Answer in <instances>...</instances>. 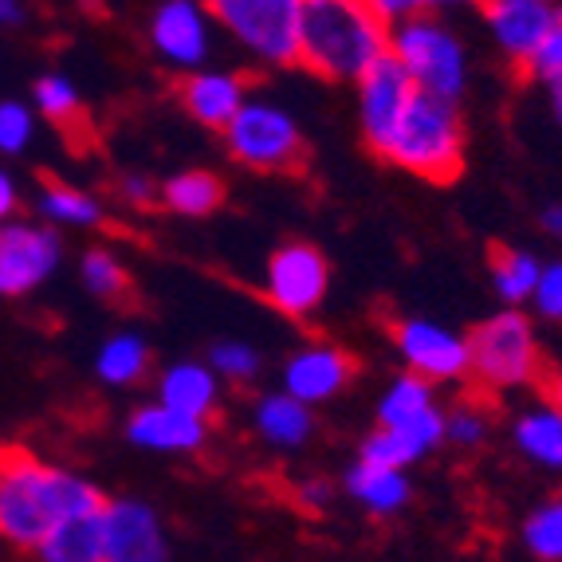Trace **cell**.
Returning a JSON list of instances; mask_svg holds the SVG:
<instances>
[{"label":"cell","mask_w":562,"mask_h":562,"mask_svg":"<svg viewBox=\"0 0 562 562\" xmlns=\"http://www.w3.org/2000/svg\"><path fill=\"white\" fill-rule=\"evenodd\" d=\"M390 56L409 71L413 83L422 91L441 94L452 103L464 94V83H469L464 44L445 24H437L429 12H417V16L390 24Z\"/></svg>","instance_id":"277c9868"},{"label":"cell","mask_w":562,"mask_h":562,"mask_svg":"<svg viewBox=\"0 0 562 562\" xmlns=\"http://www.w3.org/2000/svg\"><path fill=\"white\" fill-rule=\"evenodd\" d=\"M40 213H44L47 225H59V228H94L103 225V205L83 193L76 186H64V181H44L40 189Z\"/></svg>","instance_id":"cb8c5ba5"},{"label":"cell","mask_w":562,"mask_h":562,"mask_svg":"<svg viewBox=\"0 0 562 562\" xmlns=\"http://www.w3.org/2000/svg\"><path fill=\"white\" fill-rule=\"evenodd\" d=\"M32 142V111L24 103H0V154H20Z\"/></svg>","instance_id":"e575fe53"},{"label":"cell","mask_w":562,"mask_h":562,"mask_svg":"<svg viewBox=\"0 0 562 562\" xmlns=\"http://www.w3.org/2000/svg\"><path fill=\"white\" fill-rule=\"evenodd\" d=\"M524 67L535 79H543V83H551V79L562 76V9L551 12V24H547L543 40L535 44V52L527 56Z\"/></svg>","instance_id":"d6a6232c"},{"label":"cell","mask_w":562,"mask_h":562,"mask_svg":"<svg viewBox=\"0 0 562 562\" xmlns=\"http://www.w3.org/2000/svg\"><path fill=\"white\" fill-rule=\"evenodd\" d=\"M516 445L527 460L543 469H562V409L559 405H539L527 409L516 422Z\"/></svg>","instance_id":"603a6c76"},{"label":"cell","mask_w":562,"mask_h":562,"mask_svg":"<svg viewBox=\"0 0 562 562\" xmlns=\"http://www.w3.org/2000/svg\"><path fill=\"white\" fill-rule=\"evenodd\" d=\"M539 225L551 236H562V205H547L543 213H539Z\"/></svg>","instance_id":"60d3db41"},{"label":"cell","mask_w":562,"mask_h":562,"mask_svg":"<svg viewBox=\"0 0 562 562\" xmlns=\"http://www.w3.org/2000/svg\"><path fill=\"white\" fill-rule=\"evenodd\" d=\"M524 547L535 559L559 562L562 559V496L547 499L527 516L524 524Z\"/></svg>","instance_id":"f1b7e54d"},{"label":"cell","mask_w":562,"mask_h":562,"mask_svg":"<svg viewBox=\"0 0 562 562\" xmlns=\"http://www.w3.org/2000/svg\"><path fill=\"white\" fill-rule=\"evenodd\" d=\"M64 240L56 228L0 221V295H29L56 272Z\"/></svg>","instance_id":"9c48e42d"},{"label":"cell","mask_w":562,"mask_h":562,"mask_svg":"<svg viewBox=\"0 0 562 562\" xmlns=\"http://www.w3.org/2000/svg\"><path fill=\"white\" fill-rule=\"evenodd\" d=\"M394 342L413 374L429 378V382H457L469 374V338L441 323L397 319Z\"/></svg>","instance_id":"8fae6325"},{"label":"cell","mask_w":562,"mask_h":562,"mask_svg":"<svg viewBox=\"0 0 562 562\" xmlns=\"http://www.w3.org/2000/svg\"><path fill=\"white\" fill-rule=\"evenodd\" d=\"M94 370L106 385H138L150 370V347L138 335H114L99 350Z\"/></svg>","instance_id":"484cf974"},{"label":"cell","mask_w":562,"mask_h":562,"mask_svg":"<svg viewBox=\"0 0 562 562\" xmlns=\"http://www.w3.org/2000/svg\"><path fill=\"white\" fill-rule=\"evenodd\" d=\"M99 527H103V562H161L169 554L154 507L138 499H106Z\"/></svg>","instance_id":"7c38bea8"},{"label":"cell","mask_w":562,"mask_h":562,"mask_svg":"<svg viewBox=\"0 0 562 562\" xmlns=\"http://www.w3.org/2000/svg\"><path fill=\"white\" fill-rule=\"evenodd\" d=\"M551 0H484L487 29L496 36L499 52L507 59H516L519 67L535 52V44L543 40L547 24H551Z\"/></svg>","instance_id":"2e32d148"},{"label":"cell","mask_w":562,"mask_h":562,"mask_svg":"<svg viewBox=\"0 0 562 562\" xmlns=\"http://www.w3.org/2000/svg\"><path fill=\"white\" fill-rule=\"evenodd\" d=\"M350 378H355V358L330 342H311V347L295 350L283 366V390L307 405L330 402L335 394H342Z\"/></svg>","instance_id":"5bb4252c"},{"label":"cell","mask_w":562,"mask_h":562,"mask_svg":"<svg viewBox=\"0 0 562 562\" xmlns=\"http://www.w3.org/2000/svg\"><path fill=\"white\" fill-rule=\"evenodd\" d=\"M209 16L272 67L300 64L303 0H205Z\"/></svg>","instance_id":"8992f818"},{"label":"cell","mask_w":562,"mask_h":562,"mask_svg":"<svg viewBox=\"0 0 562 562\" xmlns=\"http://www.w3.org/2000/svg\"><path fill=\"white\" fill-rule=\"evenodd\" d=\"M300 504L307 507V512H319V507L330 504V487L319 484V480H311V484L300 487Z\"/></svg>","instance_id":"74e56055"},{"label":"cell","mask_w":562,"mask_h":562,"mask_svg":"<svg viewBox=\"0 0 562 562\" xmlns=\"http://www.w3.org/2000/svg\"><path fill=\"white\" fill-rule=\"evenodd\" d=\"M547 87H551V111H554V119L562 122V76H559V79H551Z\"/></svg>","instance_id":"b9f144b4"},{"label":"cell","mask_w":562,"mask_h":562,"mask_svg":"<svg viewBox=\"0 0 562 562\" xmlns=\"http://www.w3.org/2000/svg\"><path fill=\"white\" fill-rule=\"evenodd\" d=\"M20 20H24V4H20V0H0V29H4V24H20Z\"/></svg>","instance_id":"ab89813d"},{"label":"cell","mask_w":562,"mask_h":562,"mask_svg":"<svg viewBox=\"0 0 562 562\" xmlns=\"http://www.w3.org/2000/svg\"><path fill=\"white\" fill-rule=\"evenodd\" d=\"M119 193L122 201H131V205H150L158 198V189H154L150 178H142V173H131V178L119 181Z\"/></svg>","instance_id":"8d00e7d4"},{"label":"cell","mask_w":562,"mask_h":562,"mask_svg":"<svg viewBox=\"0 0 562 562\" xmlns=\"http://www.w3.org/2000/svg\"><path fill=\"white\" fill-rule=\"evenodd\" d=\"M161 201H166V209H173L181 216H209L225 201V186L209 169H189V173H178V178L166 181Z\"/></svg>","instance_id":"d4e9b609"},{"label":"cell","mask_w":562,"mask_h":562,"mask_svg":"<svg viewBox=\"0 0 562 562\" xmlns=\"http://www.w3.org/2000/svg\"><path fill=\"white\" fill-rule=\"evenodd\" d=\"M441 441H445V413L437 405H429L425 413H417V417H409L402 425H378L362 441V460L409 469L413 460L429 457Z\"/></svg>","instance_id":"9a60e30c"},{"label":"cell","mask_w":562,"mask_h":562,"mask_svg":"<svg viewBox=\"0 0 562 562\" xmlns=\"http://www.w3.org/2000/svg\"><path fill=\"white\" fill-rule=\"evenodd\" d=\"M103 504V492L87 480L52 469L24 449H0V539L16 551H36L56 524Z\"/></svg>","instance_id":"6da1fadb"},{"label":"cell","mask_w":562,"mask_h":562,"mask_svg":"<svg viewBox=\"0 0 562 562\" xmlns=\"http://www.w3.org/2000/svg\"><path fill=\"white\" fill-rule=\"evenodd\" d=\"M150 44L166 64L193 67L209 56V4L201 0H166L150 20Z\"/></svg>","instance_id":"4fadbf2b"},{"label":"cell","mask_w":562,"mask_h":562,"mask_svg":"<svg viewBox=\"0 0 562 562\" xmlns=\"http://www.w3.org/2000/svg\"><path fill=\"white\" fill-rule=\"evenodd\" d=\"M36 106L47 119L64 126V131H76L83 126V99H79L76 83L67 76H44L36 83Z\"/></svg>","instance_id":"f546056e"},{"label":"cell","mask_w":562,"mask_h":562,"mask_svg":"<svg viewBox=\"0 0 562 562\" xmlns=\"http://www.w3.org/2000/svg\"><path fill=\"white\" fill-rule=\"evenodd\" d=\"M252 422H256V432H260L268 445H276V449H300V445H307L311 429H315L311 405L300 402V397H291L288 390H283V394L260 397L252 409Z\"/></svg>","instance_id":"44dd1931"},{"label":"cell","mask_w":562,"mask_h":562,"mask_svg":"<svg viewBox=\"0 0 562 562\" xmlns=\"http://www.w3.org/2000/svg\"><path fill=\"white\" fill-rule=\"evenodd\" d=\"M209 366L216 370V378L244 385L260 374V355L248 342H216L213 355H209Z\"/></svg>","instance_id":"1f68e13d"},{"label":"cell","mask_w":562,"mask_h":562,"mask_svg":"<svg viewBox=\"0 0 562 562\" xmlns=\"http://www.w3.org/2000/svg\"><path fill=\"white\" fill-rule=\"evenodd\" d=\"M103 512V507H99ZM99 512H83L47 531V539L36 547L40 559L47 562H103V527Z\"/></svg>","instance_id":"7402d4cb"},{"label":"cell","mask_w":562,"mask_h":562,"mask_svg":"<svg viewBox=\"0 0 562 562\" xmlns=\"http://www.w3.org/2000/svg\"><path fill=\"white\" fill-rule=\"evenodd\" d=\"M390 52V24L370 0H303L300 64L330 83H358Z\"/></svg>","instance_id":"7a4b0ae2"},{"label":"cell","mask_w":562,"mask_h":562,"mask_svg":"<svg viewBox=\"0 0 562 562\" xmlns=\"http://www.w3.org/2000/svg\"><path fill=\"white\" fill-rule=\"evenodd\" d=\"M547 397H551V405H559V409H562V378H551V385H547Z\"/></svg>","instance_id":"ee69618b"},{"label":"cell","mask_w":562,"mask_h":562,"mask_svg":"<svg viewBox=\"0 0 562 562\" xmlns=\"http://www.w3.org/2000/svg\"><path fill=\"white\" fill-rule=\"evenodd\" d=\"M347 492L370 516H394L409 504V480L405 469L394 464H374V460H358L355 469L347 472Z\"/></svg>","instance_id":"ffe728a7"},{"label":"cell","mask_w":562,"mask_h":562,"mask_svg":"<svg viewBox=\"0 0 562 562\" xmlns=\"http://www.w3.org/2000/svg\"><path fill=\"white\" fill-rule=\"evenodd\" d=\"M378 154L413 178L437 181V186L457 181L464 169V122L457 114V103L417 87L394 134Z\"/></svg>","instance_id":"3957f363"},{"label":"cell","mask_w":562,"mask_h":562,"mask_svg":"<svg viewBox=\"0 0 562 562\" xmlns=\"http://www.w3.org/2000/svg\"><path fill=\"white\" fill-rule=\"evenodd\" d=\"M432 402V382L422 374H402L390 390H385V397L378 402V425H402L409 422V417H417V413H425Z\"/></svg>","instance_id":"83f0119b"},{"label":"cell","mask_w":562,"mask_h":562,"mask_svg":"<svg viewBox=\"0 0 562 562\" xmlns=\"http://www.w3.org/2000/svg\"><path fill=\"white\" fill-rule=\"evenodd\" d=\"M83 283L91 295H99V300H126V291H131V276H126V268H122V260L114 252H106V248H91V252L83 256Z\"/></svg>","instance_id":"4dcf8cb0"},{"label":"cell","mask_w":562,"mask_h":562,"mask_svg":"<svg viewBox=\"0 0 562 562\" xmlns=\"http://www.w3.org/2000/svg\"><path fill=\"white\" fill-rule=\"evenodd\" d=\"M12 213H16V186H12V178L0 169V221H9Z\"/></svg>","instance_id":"f35d334b"},{"label":"cell","mask_w":562,"mask_h":562,"mask_svg":"<svg viewBox=\"0 0 562 562\" xmlns=\"http://www.w3.org/2000/svg\"><path fill=\"white\" fill-rule=\"evenodd\" d=\"M445 4H469V0H413V9H417V12L445 9Z\"/></svg>","instance_id":"7bdbcfd3"},{"label":"cell","mask_w":562,"mask_h":562,"mask_svg":"<svg viewBox=\"0 0 562 562\" xmlns=\"http://www.w3.org/2000/svg\"><path fill=\"white\" fill-rule=\"evenodd\" d=\"M225 142L240 166L263 173H295L307 158L300 122L263 99H244L240 111L228 119Z\"/></svg>","instance_id":"52a82bcc"},{"label":"cell","mask_w":562,"mask_h":562,"mask_svg":"<svg viewBox=\"0 0 562 562\" xmlns=\"http://www.w3.org/2000/svg\"><path fill=\"white\" fill-rule=\"evenodd\" d=\"M469 374L484 390H516V385H531L535 378H543V362H539V342L519 311H499L492 319H484L469 335Z\"/></svg>","instance_id":"5b68a950"},{"label":"cell","mask_w":562,"mask_h":562,"mask_svg":"<svg viewBox=\"0 0 562 562\" xmlns=\"http://www.w3.org/2000/svg\"><path fill=\"white\" fill-rule=\"evenodd\" d=\"M327 260L319 248L291 240L276 248L268 268H263V300L291 319H307L311 311L327 300Z\"/></svg>","instance_id":"ba28073f"},{"label":"cell","mask_w":562,"mask_h":562,"mask_svg":"<svg viewBox=\"0 0 562 562\" xmlns=\"http://www.w3.org/2000/svg\"><path fill=\"white\" fill-rule=\"evenodd\" d=\"M158 402L169 409L189 413V417H213L216 402H221V378L213 366L201 362H178L169 366L158 382Z\"/></svg>","instance_id":"d6986e66"},{"label":"cell","mask_w":562,"mask_h":562,"mask_svg":"<svg viewBox=\"0 0 562 562\" xmlns=\"http://www.w3.org/2000/svg\"><path fill=\"white\" fill-rule=\"evenodd\" d=\"M445 437L460 449H476L487 437V417L476 405H457L452 413H445Z\"/></svg>","instance_id":"836d02e7"},{"label":"cell","mask_w":562,"mask_h":562,"mask_svg":"<svg viewBox=\"0 0 562 562\" xmlns=\"http://www.w3.org/2000/svg\"><path fill=\"white\" fill-rule=\"evenodd\" d=\"M539 268H543V263L535 260L531 252H524V248H496V252H492V283H496V291L507 303L531 300Z\"/></svg>","instance_id":"4316f807"},{"label":"cell","mask_w":562,"mask_h":562,"mask_svg":"<svg viewBox=\"0 0 562 562\" xmlns=\"http://www.w3.org/2000/svg\"><path fill=\"white\" fill-rule=\"evenodd\" d=\"M531 303H535V311H539L543 319L562 323V260L539 268V280H535Z\"/></svg>","instance_id":"d590c367"},{"label":"cell","mask_w":562,"mask_h":562,"mask_svg":"<svg viewBox=\"0 0 562 562\" xmlns=\"http://www.w3.org/2000/svg\"><path fill=\"white\" fill-rule=\"evenodd\" d=\"M126 437L138 449L150 452H198L209 437V425L205 417H189V413H178L158 402L134 413L131 425H126Z\"/></svg>","instance_id":"e0dca14e"},{"label":"cell","mask_w":562,"mask_h":562,"mask_svg":"<svg viewBox=\"0 0 562 562\" xmlns=\"http://www.w3.org/2000/svg\"><path fill=\"white\" fill-rule=\"evenodd\" d=\"M244 99H248L244 79L228 71H189L181 79V106L209 131H225Z\"/></svg>","instance_id":"ac0fdd59"},{"label":"cell","mask_w":562,"mask_h":562,"mask_svg":"<svg viewBox=\"0 0 562 562\" xmlns=\"http://www.w3.org/2000/svg\"><path fill=\"white\" fill-rule=\"evenodd\" d=\"M413 94H417V83L390 52L358 76V119H362V134L374 154L394 134L397 119L405 114Z\"/></svg>","instance_id":"30bf717a"}]
</instances>
